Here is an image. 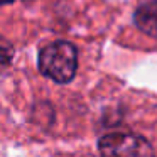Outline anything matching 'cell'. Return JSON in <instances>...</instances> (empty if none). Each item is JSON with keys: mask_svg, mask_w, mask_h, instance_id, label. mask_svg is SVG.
I'll list each match as a JSON object with an SVG mask.
<instances>
[{"mask_svg": "<svg viewBox=\"0 0 157 157\" xmlns=\"http://www.w3.org/2000/svg\"><path fill=\"white\" fill-rule=\"evenodd\" d=\"M39 71L54 83L66 85L76 75L78 51L68 41H54L39 51Z\"/></svg>", "mask_w": 157, "mask_h": 157, "instance_id": "obj_1", "label": "cell"}, {"mask_svg": "<svg viewBox=\"0 0 157 157\" xmlns=\"http://www.w3.org/2000/svg\"><path fill=\"white\" fill-rule=\"evenodd\" d=\"M98 150L101 157H155L152 145L135 133H106L98 140Z\"/></svg>", "mask_w": 157, "mask_h": 157, "instance_id": "obj_2", "label": "cell"}, {"mask_svg": "<svg viewBox=\"0 0 157 157\" xmlns=\"http://www.w3.org/2000/svg\"><path fill=\"white\" fill-rule=\"evenodd\" d=\"M133 22L144 34L157 36V0H150L137 7Z\"/></svg>", "mask_w": 157, "mask_h": 157, "instance_id": "obj_3", "label": "cell"}, {"mask_svg": "<svg viewBox=\"0 0 157 157\" xmlns=\"http://www.w3.org/2000/svg\"><path fill=\"white\" fill-rule=\"evenodd\" d=\"M14 54H15L14 46L5 37L0 36V68H5V66L10 64L12 59H14Z\"/></svg>", "mask_w": 157, "mask_h": 157, "instance_id": "obj_4", "label": "cell"}, {"mask_svg": "<svg viewBox=\"0 0 157 157\" xmlns=\"http://www.w3.org/2000/svg\"><path fill=\"white\" fill-rule=\"evenodd\" d=\"M17 0H0V5H7V4H14Z\"/></svg>", "mask_w": 157, "mask_h": 157, "instance_id": "obj_5", "label": "cell"}]
</instances>
